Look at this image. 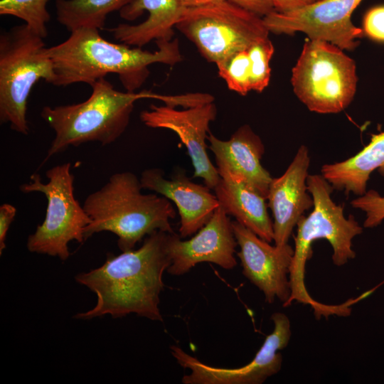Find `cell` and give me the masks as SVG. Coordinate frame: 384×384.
Listing matches in <instances>:
<instances>
[{
    "label": "cell",
    "mask_w": 384,
    "mask_h": 384,
    "mask_svg": "<svg viewBox=\"0 0 384 384\" xmlns=\"http://www.w3.org/2000/svg\"><path fill=\"white\" fill-rule=\"evenodd\" d=\"M170 233L154 231L137 250L111 254L102 266L78 274L76 282L96 294L97 303L74 317L91 319L109 314L116 319L136 314L162 321L159 296L164 286L163 274L171 264Z\"/></svg>",
    "instance_id": "1"
},
{
    "label": "cell",
    "mask_w": 384,
    "mask_h": 384,
    "mask_svg": "<svg viewBox=\"0 0 384 384\" xmlns=\"http://www.w3.org/2000/svg\"><path fill=\"white\" fill-rule=\"evenodd\" d=\"M158 50L117 44L102 38L96 28L82 27L71 31L63 42L47 48L55 72V86L75 83L91 85L109 73L117 74L127 91L134 92L149 75L154 63L174 65L182 60L178 40L156 41Z\"/></svg>",
    "instance_id": "2"
},
{
    "label": "cell",
    "mask_w": 384,
    "mask_h": 384,
    "mask_svg": "<svg viewBox=\"0 0 384 384\" xmlns=\"http://www.w3.org/2000/svg\"><path fill=\"white\" fill-rule=\"evenodd\" d=\"M142 189L137 176L124 171L112 174L100 189L90 193L82 205L90 218L85 240L97 233L111 232L124 252L154 231L174 233L170 220L176 212L171 201L156 193L144 194Z\"/></svg>",
    "instance_id": "3"
},
{
    "label": "cell",
    "mask_w": 384,
    "mask_h": 384,
    "mask_svg": "<svg viewBox=\"0 0 384 384\" xmlns=\"http://www.w3.org/2000/svg\"><path fill=\"white\" fill-rule=\"evenodd\" d=\"M306 185L314 200L313 210L309 215H303L297 224L295 248L289 274L291 294L283 306L297 301L310 305L318 319L322 316H343L346 311L344 304H324L310 296L304 283L305 265L311 254V243L321 238L327 240L333 248L334 264L345 265L356 257L352 240L363 232V228L353 215L348 218L344 216L343 206L336 204L331 197L332 186L322 175H309Z\"/></svg>",
    "instance_id": "4"
},
{
    "label": "cell",
    "mask_w": 384,
    "mask_h": 384,
    "mask_svg": "<svg viewBox=\"0 0 384 384\" xmlns=\"http://www.w3.org/2000/svg\"><path fill=\"white\" fill-rule=\"evenodd\" d=\"M90 86L92 93L84 102L43 107L41 116L55 132L43 163L71 146L90 142L106 145L115 142L127 129L137 100H160L161 96L149 91L120 92L105 78Z\"/></svg>",
    "instance_id": "5"
},
{
    "label": "cell",
    "mask_w": 384,
    "mask_h": 384,
    "mask_svg": "<svg viewBox=\"0 0 384 384\" xmlns=\"http://www.w3.org/2000/svg\"><path fill=\"white\" fill-rule=\"evenodd\" d=\"M41 79L52 85L55 80L43 38L26 23L4 31L0 36L1 123H9L11 129L28 134V98Z\"/></svg>",
    "instance_id": "6"
},
{
    "label": "cell",
    "mask_w": 384,
    "mask_h": 384,
    "mask_svg": "<svg viewBox=\"0 0 384 384\" xmlns=\"http://www.w3.org/2000/svg\"><path fill=\"white\" fill-rule=\"evenodd\" d=\"M291 82L296 96L310 111L338 113L356 94V63L337 46L309 38L292 68Z\"/></svg>",
    "instance_id": "7"
},
{
    "label": "cell",
    "mask_w": 384,
    "mask_h": 384,
    "mask_svg": "<svg viewBox=\"0 0 384 384\" xmlns=\"http://www.w3.org/2000/svg\"><path fill=\"white\" fill-rule=\"evenodd\" d=\"M46 183L38 174L30 181L19 186L25 193L40 192L48 201L46 218L27 240L31 252L58 257L66 260L70 256L68 243L75 240L83 243L85 229L90 218L74 196V176L70 164L65 163L48 169Z\"/></svg>",
    "instance_id": "8"
},
{
    "label": "cell",
    "mask_w": 384,
    "mask_h": 384,
    "mask_svg": "<svg viewBox=\"0 0 384 384\" xmlns=\"http://www.w3.org/2000/svg\"><path fill=\"white\" fill-rule=\"evenodd\" d=\"M176 27L215 64L269 38L270 33L262 17L228 0L186 9Z\"/></svg>",
    "instance_id": "9"
},
{
    "label": "cell",
    "mask_w": 384,
    "mask_h": 384,
    "mask_svg": "<svg viewBox=\"0 0 384 384\" xmlns=\"http://www.w3.org/2000/svg\"><path fill=\"white\" fill-rule=\"evenodd\" d=\"M271 319L272 332L267 336L261 348L247 364L236 368L213 367L201 362L173 345L171 353L178 363L189 369L191 373L181 380L184 384H262L281 369L282 356L278 351L288 345L291 338L289 318L283 313L275 312Z\"/></svg>",
    "instance_id": "10"
},
{
    "label": "cell",
    "mask_w": 384,
    "mask_h": 384,
    "mask_svg": "<svg viewBox=\"0 0 384 384\" xmlns=\"http://www.w3.org/2000/svg\"><path fill=\"white\" fill-rule=\"evenodd\" d=\"M362 0H319L290 11H273L263 17L270 32L293 34L302 32L309 39L330 42L342 50L357 47L363 30L351 21L353 11Z\"/></svg>",
    "instance_id": "11"
},
{
    "label": "cell",
    "mask_w": 384,
    "mask_h": 384,
    "mask_svg": "<svg viewBox=\"0 0 384 384\" xmlns=\"http://www.w3.org/2000/svg\"><path fill=\"white\" fill-rule=\"evenodd\" d=\"M216 114L217 108L213 102L182 110L166 105L151 104L149 110L140 113L139 117L148 127L175 132L191 158L194 168L193 177L201 178L206 186L214 189L220 176L208 155L206 140L210 123Z\"/></svg>",
    "instance_id": "12"
},
{
    "label": "cell",
    "mask_w": 384,
    "mask_h": 384,
    "mask_svg": "<svg viewBox=\"0 0 384 384\" xmlns=\"http://www.w3.org/2000/svg\"><path fill=\"white\" fill-rule=\"evenodd\" d=\"M232 227L244 276L263 292L267 303L277 298L284 304L291 294L289 274L294 249L289 244L272 246L237 220L232 221Z\"/></svg>",
    "instance_id": "13"
},
{
    "label": "cell",
    "mask_w": 384,
    "mask_h": 384,
    "mask_svg": "<svg viewBox=\"0 0 384 384\" xmlns=\"http://www.w3.org/2000/svg\"><path fill=\"white\" fill-rule=\"evenodd\" d=\"M181 239L175 232L169 234L171 264L166 271L170 274H184L196 265L205 262L225 270L237 265L235 253L238 243L232 221L221 206L194 236L187 240Z\"/></svg>",
    "instance_id": "14"
},
{
    "label": "cell",
    "mask_w": 384,
    "mask_h": 384,
    "mask_svg": "<svg viewBox=\"0 0 384 384\" xmlns=\"http://www.w3.org/2000/svg\"><path fill=\"white\" fill-rule=\"evenodd\" d=\"M140 182L147 189L174 202L180 216L179 235L186 238L196 233L211 218L219 201L210 188L193 182L184 172L178 171L170 179L162 169L144 170Z\"/></svg>",
    "instance_id": "15"
},
{
    "label": "cell",
    "mask_w": 384,
    "mask_h": 384,
    "mask_svg": "<svg viewBox=\"0 0 384 384\" xmlns=\"http://www.w3.org/2000/svg\"><path fill=\"white\" fill-rule=\"evenodd\" d=\"M207 140L220 178L243 182L267 198L272 178L260 161L265 146L249 125L239 127L228 140L211 133Z\"/></svg>",
    "instance_id": "16"
},
{
    "label": "cell",
    "mask_w": 384,
    "mask_h": 384,
    "mask_svg": "<svg viewBox=\"0 0 384 384\" xmlns=\"http://www.w3.org/2000/svg\"><path fill=\"white\" fill-rule=\"evenodd\" d=\"M310 158L306 146H301L285 172L272 178L267 199L273 215L274 245L282 247L288 240L304 212L314 206L306 179Z\"/></svg>",
    "instance_id": "17"
},
{
    "label": "cell",
    "mask_w": 384,
    "mask_h": 384,
    "mask_svg": "<svg viewBox=\"0 0 384 384\" xmlns=\"http://www.w3.org/2000/svg\"><path fill=\"white\" fill-rule=\"evenodd\" d=\"M185 9L181 0H134L119 11L120 16L134 21L147 11V18L136 25L119 24L110 31L119 42L140 48L154 40H171Z\"/></svg>",
    "instance_id": "18"
},
{
    "label": "cell",
    "mask_w": 384,
    "mask_h": 384,
    "mask_svg": "<svg viewBox=\"0 0 384 384\" xmlns=\"http://www.w3.org/2000/svg\"><path fill=\"white\" fill-rule=\"evenodd\" d=\"M213 190L228 215L262 239L274 241L273 222L265 197L245 183L229 178H220Z\"/></svg>",
    "instance_id": "19"
},
{
    "label": "cell",
    "mask_w": 384,
    "mask_h": 384,
    "mask_svg": "<svg viewBox=\"0 0 384 384\" xmlns=\"http://www.w3.org/2000/svg\"><path fill=\"white\" fill-rule=\"evenodd\" d=\"M375 170L384 176V130L372 134L370 142L352 157L324 164L321 171L333 188L362 196Z\"/></svg>",
    "instance_id": "20"
},
{
    "label": "cell",
    "mask_w": 384,
    "mask_h": 384,
    "mask_svg": "<svg viewBox=\"0 0 384 384\" xmlns=\"http://www.w3.org/2000/svg\"><path fill=\"white\" fill-rule=\"evenodd\" d=\"M134 0H56L58 21L70 32L82 27L103 28L111 12Z\"/></svg>",
    "instance_id": "21"
},
{
    "label": "cell",
    "mask_w": 384,
    "mask_h": 384,
    "mask_svg": "<svg viewBox=\"0 0 384 384\" xmlns=\"http://www.w3.org/2000/svg\"><path fill=\"white\" fill-rule=\"evenodd\" d=\"M49 0H1L0 14L17 17L37 35L47 36V23L50 19L46 5Z\"/></svg>",
    "instance_id": "22"
},
{
    "label": "cell",
    "mask_w": 384,
    "mask_h": 384,
    "mask_svg": "<svg viewBox=\"0 0 384 384\" xmlns=\"http://www.w3.org/2000/svg\"><path fill=\"white\" fill-rule=\"evenodd\" d=\"M216 65L220 77L230 90L241 95L252 90L247 49L233 53Z\"/></svg>",
    "instance_id": "23"
},
{
    "label": "cell",
    "mask_w": 384,
    "mask_h": 384,
    "mask_svg": "<svg viewBox=\"0 0 384 384\" xmlns=\"http://www.w3.org/2000/svg\"><path fill=\"white\" fill-rule=\"evenodd\" d=\"M274 51V46L269 38L255 43L247 49L252 90L262 92L268 86L271 73L270 61Z\"/></svg>",
    "instance_id": "24"
},
{
    "label": "cell",
    "mask_w": 384,
    "mask_h": 384,
    "mask_svg": "<svg viewBox=\"0 0 384 384\" xmlns=\"http://www.w3.org/2000/svg\"><path fill=\"white\" fill-rule=\"evenodd\" d=\"M351 205L366 213L363 227L373 228L379 225L384 220V196L376 191L370 190L351 202Z\"/></svg>",
    "instance_id": "25"
},
{
    "label": "cell",
    "mask_w": 384,
    "mask_h": 384,
    "mask_svg": "<svg viewBox=\"0 0 384 384\" xmlns=\"http://www.w3.org/2000/svg\"><path fill=\"white\" fill-rule=\"evenodd\" d=\"M363 30L371 39L384 42V6L373 7L366 12Z\"/></svg>",
    "instance_id": "26"
},
{
    "label": "cell",
    "mask_w": 384,
    "mask_h": 384,
    "mask_svg": "<svg viewBox=\"0 0 384 384\" xmlns=\"http://www.w3.org/2000/svg\"><path fill=\"white\" fill-rule=\"evenodd\" d=\"M260 17L274 11L272 0H228Z\"/></svg>",
    "instance_id": "27"
},
{
    "label": "cell",
    "mask_w": 384,
    "mask_h": 384,
    "mask_svg": "<svg viewBox=\"0 0 384 384\" xmlns=\"http://www.w3.org/2000/svg\"><path fill=\"white\" fill-rule=\"evenodd\" d=\"M16 213V208L9 203H4L0 206V255L6 248V238L11 223Z\"/></svg>",
    "instance_id": "28"
},
{
    "label": "cell",
    "mask_w": 384,
    "mask_h": 384,
    "mask_svg": "<svg viewBox=\"0 0 384 384\" xmlns=\"http://www.w3.org/2000/svg\"><path fill=\"white\" fill-rule=\"evenodd\" d=\"M274 11L279 13L290 11L304 7L318 0H272Z\"/></svg>",
    "instance_id": "29"
},
{
    "label": "cell",
    "mask_w": 384,
    "mask_h": 384,
    "mask_svg": "<svg viewBox=\"0 0 384 384\" xmlns=\"http://www.w3.org/2000/svg\"><path fill=\"white\" fill-rule=\"evenodd\" d=\"M222 1L223 0H181L186 9L204 6Z\"/></svg>",
    "instance_id": "30"
},
{
    "label": "cell",
    "mask_w": 384,
    "mask_h": 384,
    "mask_svg": "<svg viewBox=\"0 0 384 384\" xmlns=\"http://www.w3.org/2000/svg\"><path fill=\"white\" fill-rule=\"evenodd\" d=\"M319 1V0H318Z\"/></svg>",
    "instance_id": "31"
}]
</instances>
